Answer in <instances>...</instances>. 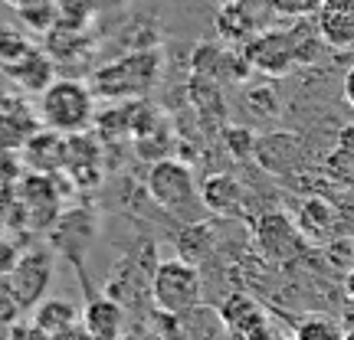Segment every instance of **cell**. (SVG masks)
<instances>
[{
  "label": "cell",
  "instance_id": "7c38bea8",
  "mask_svg": "<svg viewBox=\"0 0 354 340\" xmlns=\"http://www.w3.org/2000/svg\"><path fill=\"white\" fill-rule=\"evenodd\" d=\"M203 210L214 216H240L243 213V187L230 174H210L201 183Z\"/></svg>",
  "mask_w": 354,
  "mask_h": 340
},
{
  "label": "cell",
  "instance_id": "ac0fdd59",
  "mask_svg": "<svg viewBox=\"0 0 354 340\" xmlns=\"http://www.w3.org/2000/svg\"><path fill=\"white\" fill-rule=\"evenodd\" d=\"M33 50H37V46H33L20 30H13V26H0V69H3V72L13 69V66H20Z\"/></svg>",
  "mask_w": 354,
  "mask_h": 340
},
{
  "label": "cell",
  "instance_id": "d4e9b609",
  "mask_svg": "<svg viewBox=\"0 0 354 340\" xmlns=\"http://www.w3.org/2000/svg\"><path fill=\"white\" fill-rule=\"evenodd\" d=\"M223 141L230 144V151L236 154V157H250V154H256V141L259 138H256L250 128H227Z\"/></svg>",
  "mask_w": 354,
  "mask_h": 340
},
{
  "label": "cell",
  "instance_id": "7a4b0ae2",
  "mask_svg": "<svg viewBox=\"0 0 354 340\" xmlns=\"http://www.w3.org/2000/svg\"><path fill=\"white\" fill-rule=\"evenodd\" d=\"M39 121L59 134H82L95 121V92L79 79H56L39 92Z\"/></svg>",
  "mask_w": 354,
  "mask_h": 340
},
{
  "label": "cell",
  "instance_id": "4316f807",
  "mask_svg": "<svg viewBox=\"0 0 354 340\" xmlns=\"http://www.w3.org/2000/svg\"><path fill=\"white\" fill-rule=\"evenodd\" d=\"M7 340H53V337H46V334H43L33 321H26V324H20V321H17V324L10 328V334H7Z\"/></svg>",
  "mask_w": 354,
  "mask_h": 340
},
{
  "label": "cell",
  "instance_id": "8fae6325",
  "mask_svg": "<svg viewBox=\"0 0 354 340\" xmlns=\"http://www.w3.org/2000/svg\"><path fill=\"white\" fill-rule=\"evenodd\" d=\"M256 246L263 249V255L269 259H289L295 252V229H292V219L282 213H266L259 223H256Z\"/></svg>",
  "mask_w": 354,
  "mask_h": 340
},
{
  "label": "cell",
  "instance_id": "83f0119b",
  "mask_svg": "<svg viewBox=\"0 0 354 340\" xmlns=\"http://www.w3.org/2000/svg\"><path fill=\"white\" fill-rule=\"evenodd\" d=\"M344 99H348V105L354 108V66L348 69V76H344Z\"/></svg>",
  "mask_w": 354,
  "mask_h": 340
},
{
  "label": "cell",
  "instance_id": "d6a6232c",
  "mask_svg": "<svg viewBox=\"0 0 354 340\" xmlns=\"http://www.w3.org/2000/svg\"><path fill=\"white\" fill-rule=\"evenodd\" d=\"M118 340H138V337H125V334H122V337H118Z\"/></svg>",
  "mask_w": 354,
  "mask_h": 340
},
{
  "label": "cell",
  "instance_id": "5bb4252c",
  "mask_svg": "<svg viewBox=\"0 0 354 340\" xmlns=\"http://www.w3.org/2000/svg\"><path fill=\"white\" fill-rule=\"evenodd\" d=\"M289 154L302 157V144L292 138V134H269V138L256 141V157H259V164H263L266 170H272V174H289V170H295V164L286 161Z\"/></svg>",
  "mask_w": 354,
  "mask_h": 340
},
{
  "label": "cell",
  "instance_id": "2e32d148",
  "mask_svg": "<svg viewBox=\"0 0 354 340\" xmlns=\"http://www.w3.org/2000/svg\"><path fill=\"white\" fill-rule=\"evenodd\" d=\"M7 76L17 79V82L24 88H30V92H46V88L56 82V79H53V56L33 50L20 66L7 69Z\"/></svg>",
  "mask_w": 354,
  "mask_h": 340
},
{
  "label": "cell",
  "instance_id": "9c48e42d",
  "mask_svg": "<svg viewBox=\"0 0 354 340\" xmlns=\"http://www.w3.org/2000/svg\"><path fill=\"white\" fill-rule=\"evenodd\" d=\"M66 157H69V138L59 131H50V128L30 134L24 144V164L37 174L66 170Z\"/></svg>",
  "mask_w": 354,
  "mask_h": 340
},
{
  "label": "cell",
  "instance_id": "1f68e13d",
  "mask_svg": "<svg viewBox=\"0 0 354 340\" xmlns=\"http://www.w3.org/2000/svg\"><path fill=\"white\" fill-rule=\"evenodd\" d=\"M344 340H354V330H348V334H344Z\"/></svg>",
  "mask_w": 354,
  "mask_h": 340
},
{
  "label": "cell",
  "instance_id": "5b68a950",
  "mask_svg": "<svg viewBox=\"0 0 354 340\" xmlns=\"http://www.w3.org/2000/svg\"><path fill=\"white\" fill-rule=\"evenodd\" d=\"M13 298L20 301L24 311H33L39 301H46V291L53 285V252L46 246H33L20 255L17 268L7 278Z\"/></svg>",
  "mask_w": 354,
  "mask_h": 340
},
{
  "label": "cell",
  "instance_id": "277c9868",
  "mask_svg": "<svg viewBox=\"0 0 354 340\" xmlns=\"http://www.w3.org/2000/svg\"><path fill=\"white\" fill-rule=\"evenodd\" d=\"M145 187L151 193V200L174 216H187L190 210L203 206L201 200V183L194 180V170L184 161H171V157H161L154 161L151 170H148V180Z\"/></svg>",
  "mask_w": 354,
  "mask_h": 340
},
{
  "label": "cell",
  "instance_id": "603a6c76",
  "mask_svg": "<svg viewBox=\"0 0 354 340\" xmlns=\"http://www.w3.org/2000/svg\"><path fill=\"white\" fill-rule=\"evenodd\" d=\"M331 223V206L325 200H305L302 213H299V226L305 232H322Z\"/></svg>",
  "mask_w": 354,
  "mask_h": 340
},
{
  "label": "cell",
  "instance_id": "6da1fadb",
  "mask_svg": "<svg viewBox=\"0 0 354 340\" xmlns=\"http://www.w3.org/2000/svg\"><path fill=\"white\" fill-rule=\"evenodd\" d=\"M161 69H165L161 50H135L99 66L92 72L88 88L95 92V99L105 101H135L151 92L154 82L161 79Z\"/></svg>",
  "mask_w": 354,
  "mask_h": 340
},
{
  "label": "cell",
  "instance_id": "d6986e66",
  "mask_svg": "<svg viewBox=\"0 0 354 340\" xmlns=\"http://www.w3.org/2000/svg\"><path fill=\"white\" fill-rule=\"evenodd\" d=\"M344 334L348 330L335 317H325V314L302 317L299 328H295V340H344Z\"/></svg>",
  "mask_w": 354,
  "mask_h": 340
},
{
  "label": "cell",
  "instance_id": "484cf974",
  "mask_svg": "<svg viewBox=\"0 0 354 340\" xmlns=\"http://www.w3.org/2000/svg\"><path fill=\"white\" fill-rule=\"evenodd\" d=\"M20 246L13 239H7V236H0V278H10V272L17 268V262H20Z\"/></svg>",
  "mask_w": 354,
  "mask_h": 340
},
{
  "label": "cell",
  "instance_id": "8992f818",
  "mask_svg": "<svg viewBox=\"0 0 354 340\" xmlns=\"http://www.w3.org/2000/svg\"><path fill=\"white\" fill-rule=\"evenodd\" d=\"M243 56L253 66V72L269 79H282L292 72L295 63V50H292L289 30H259L243 43Z\"/></svg>",
  "mask_w": 354,
  "mask_h": 340
},
{
  "label": "cell",
  "instance_id": "ba28073f",
  "mask_svg": "<svg viewBox=\"0 0 354 340\" xmlns=\"http://www.w3.org/2000/svg\"><path fill=\"white\" fill-rule=\"evenodd\" d=\"M82 328L92 340H118L125 328V304L115 301L112 294H95L88 288L86 311H82Z\"/></svg>",
  "mask_w": 354,
  "mask_h": 340
},
{
  "label": "cell",
  "instance_id": "f1b7e54d",
  "mask_svg": "<svg viewBox=\"0 0 354 340\" xmlns=\"http://www.w3.org/2000/svg\"><path fill=\"white\" fill-rule=\"evenodd\" d=\"M56 340H92V337H88V330L79 324L76 330H69V334H63V337H56Z\"/></svg>",
  "mask_w": 354,
  "mask_h": 340
},
{
  "label": "cell",
  "instance_id": "9a60e30c",
  "mask_svg": "<svg viewBox=\"0 0 354 340\" xmlns=\"http://www.w3.org/2000/svg\"><path fill=\"white\" fill-rule=\"evenodd\" d=\"M289 39H292V50H295V63H299V66L318 63L322 50L328 46V43L322 39V30H318L315 17H305V20H292Z\"/></svg>",
  "mask_w": 354,
  "mask_h": 340
},
{
  "label": "cell",
  "instance_id": "3957f363",
  "mask_svg": "<svg viewBox=\"0 0 354 340\" xmlns=\"http://www.w3.org/2000/svg\"><path fill=\"white\" fill-rule=\"evenodd\" d=\"M151 301L158 308V314L187 317L190 311H197L203 301V285L197 265L184 262V259L158 262L151 275Z\"/></svg>",
  "mask_w": 354,
  "mask_h": 340
},
{
  "label": "cell",
  "instance_id": "4fadbf2b",
  "mask_svg": "<svg viewBox=\"0 0 354 340\" xmlns=\"http://www.w3.org/2000/svg\"><path fill=\"white\" fill-rule=\"evenodd\" d=\"M30 321L37 324L46 337H63L69 330L79 328V311L73 301H66V298H46V301H39L33 311H30Z\"/></svg>",
  "mask_w": 354,
  "mask_h": 340
},
{
  "label": "cell",
  "instance_id": "4dcf8cb0",
  "mask_svg": "<svg viewBox=\"0 0 354 340\" xmlns=\"http://www.w3.org/2000/svg\"><path fill=\"white\" fill-rule=\"evenodd\" d=\"M344 291H348V294H351V298H354V272H351V275H348V278H344Z\"/></svg>",
  "mask_w": 354,
  "mask_h": 340
},
{
  "label": "cell",
  "instance_id": "7402d4cb",
  "mask_svg": "<svg viewBox=\"0 0 354 340\" xmlns=\"http://www.w3.org/2000/svg\"><path fill=\"white\" fill-rule=\"evenodd\" d=\"M325 0H269V10L286 20H305V17H318Z\"/></svg>",
  "mask_w": 354,
  "mask_h": 340
},
{
  "label": "cell",
  "instance_id": "cb8c5ba5",
  "mask_svg": "<svg viewBox=\"0 0 354 340\" xmlns=\"http://www.w3.org/2000/svg\"><path fill=\"white\" fill-rule=\"evenodd\" d=\"M20 314H24V308L13 298L7 278H0V334H10V328L20 321Z\"/></svg>",
  "mask_w": 354,
  "mask_h": 340
},
{
  "label": "cell",
  "instance_id": "52a82bcc",
  "mask_svg": "<svg viewBox=\"0 0 354 340\" xmlns=\"http://www.w3.org/2000/svg\"><path fill=\"white\" fill-rule=\"evenodd\" d=\"M220 324H223L230 340H266V334L272 330L266 308L243 291L230 294L227 301L220 304Z\"/></svg>",
  "mask_w": 354,
  "mask_h": 340
},
{
  "label": "cell",
  "instance_id": "30bf717a",
  "mask_svg": "<svg viewBox=\"0 0 354 340\" xmlns=\"http://www.w3.org/2000/svg\"><path fill=\"white\" fill-rule=\"evenodd\" d=\"M315 23L328 50H354V0H325Z\"/></svg>",
  "mask_w": 354,
  "mask_h": 340
},
{
  "label": "cell",
  "instance_id": "44dd1931",
  "mask_svg": "<svg viewBox=\"0 0 354 340\" xmlns=\"http://www.w3.org/2000/svg\"><path fill=\"white\" fill-rule=\"evenodd\" d=\"M95 13V0H56V17L63 30H82Z\"/></svg>",
  "mask_w": 354,
  "mask_h": 340
},
{
  "label": "cell",
  "instance_id": "e0dca14e",
  "mask_svg": "<svg viewBox=\"0 0 354 340\" xmlns=\"http://www.w3.org/2000/svg\"><path fill=\"white\" fill-rule=\"evenodd\" d=\"M214 252V232L210 226L197 219V223H190L180 236H177V259H184L190 265H201L207 255Z\"/></svg>",
  "mask_w": 354,
  "mask_h": 340
},
{
  "label": "cell",
  "instance_id": "ffe728a7",
  "mask_svg": "<svg viewBox=\"0 0 354 340\" xmlns=\"http://www.w3.org/2000/svg\"><path fill=\"white\" fill-rule=\"evenodd\" d=\"M17 17H20L30 30H37V33H53V30L59 26L56 0H37V3H30L24 10H17Z\"/></svg>",
  "mask_w": 354,
  "mask_h": 340
},
{
  "label": "cell",
  "instance_id": "f546056e",
  "mask_svg": "<svg viewBox=\"0 0 354 340\" xmlns=\"http://www.w3.org/2000/svg\"><path fill=\"white\" fill-rule=\"evenodd\" d=\"M3 3H10L13 10H24V7H30V3H37V0H3Z\"/></svg>",
  "mask_w": 354,
  "mask_h": 340
}]
</instances>
